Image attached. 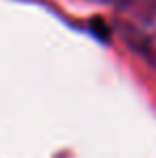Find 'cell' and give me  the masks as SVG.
Listing matches in <instances>:
<instances>
[{"label":"cell","mask_w":156,"mask_h":158,"mask_svg":"<svg viewBox=\"0 0 156 158\" xmlns=\"http://www.w3.org/2000/svg\"><path fill=\"white\" fill-rule=\"evenodd\" d=\"M101 2H107V4H120V2H124V0H101Z\"/></svg>","instance_id":"1"}]
</instances>
